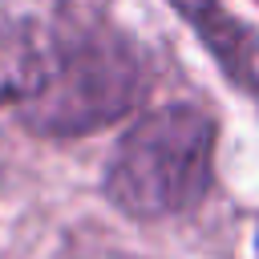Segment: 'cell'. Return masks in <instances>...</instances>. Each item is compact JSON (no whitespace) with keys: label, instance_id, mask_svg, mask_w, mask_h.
Segmentation results:
<instances>
[{"label":"cell","instance_id":"3","mask_svg":"<svg viewBox=\"0 0 259 259\" xmlns=\"http://www.w3.org/2000/svg\"><path fill=\"white\" fill-rule=\"evenodd\" d=\"M61 36V8L0 4V109H20L45 81Z\"/></svg>","mask_w":259,"mask_h":259},{"label":"cell","instance_id":"5","mask_svg":"<svg viewBox=\"0 0 259 259\" xmlns=\"http://www.w3.org/2000/svg\"><path fill=\"white\" fill-rule=\"evenodd\" d=\"M57 8L69 16H105L109 0H57Z\"/></svg>","mask_w":259,"mask_h":259},{"label":"cell","instance_id":"2","mask_svg":"<svg viewBox=\"0 0 259 259\" xmlns=\"http://www.w3.org/2000/svg\"><path fill=\"white\" fill-rule=\"evenodd\" d=\"M214 174V117L198 105H158L117 142L105 194L134 219H170L202 202Z\"/></svg>","mask_w":259,"mask_h":259},{"label":"cell","instance_id":"4","mask_svg":"<svg viewBox=\"0 0 259 259\" xmlns=\"http://www.w3.org/2000/svg\"><path fill=\"white\" fill-rule=\"evenodd\" d=\"M182 20L198 32L206 53L219 61V69L239 85L259 93V32L251 24H239L219 0H170Z\"/></svg>","mask_w":259,"mask_h":259},{"label":"cell","instance_id":"1","mask_svg":"<svg viewBox=\"0 0 259 259\" xmlns=\"http://www.w3.org/2000/svg\"><path fill=\"white\" fill-rule=\"evenodd\" d=\"M146 89L138 49L105 16L61 12V36L40 89L16 109L24 130L45 138L93 134L125 117Z\"/></svg>","mask_w":259,"mask_h":259}]
</instances>
